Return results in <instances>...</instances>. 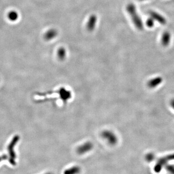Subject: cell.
Segmentation results:
<instances>
[{"instance_id": "cell-1", "label": "cell", "mask_w": 174, "mask_h": 174, "mask_svg": "<svg viewBox=\"0 0 174 174\" xmlns=\"http://www.w3.org/2000/svg\"><path fill=\"white\" fill-rule=\"evenodd\" d=\"M173 160H174V153L167 155L159 159L153 168L155 173H160L163 168L167 164L169 161Z\"/></svg>"}, {"instance_id": "cell-2", "label": "cell", "mask_w": 174, "mask_h": 174, "mask_svg": "<svg viewBox=\"0 0 174 174\" xmlns=\"http://www.w3.org/2000/svg\"><path fill=\"white\" fill-rule=\"evenodd\" d=\"M19 140V136H15L11 142V143L9 144L7 149L8 150L9 154L10 156V158H9V162H10L11 164H12L13 166H15L16 164V161H15V159L16 158V154L15 153L14 149V147L16 145V144L17 143V141Z\"/></svg>"}, {"instance_id": "cell-3", "label": "cell", "mask_w": 174, "mask_h": 174, "mask_svg": "<svg viewBox=\"0 0 174 174\" xmlns=\"http://www.w3.org/2000/svg\"><path fill=\"white\" fill-rule=\"evenodd\" d=\"M97 20V17L95 15H92L90 16L87 23V28L89 31H92L95 29Z\"/></svg>"}, {"instance_id": "cell-4", "label": "cell", "mask_w": 174, "mask_h": 174, "mask_svg": "<svg viewBox=\"0 0 174 174\" xmlns=\"http://www.w3.org/2000/svg\"><path fill=\"white\" fill-rule=\"evenodd\" d=\"M58 31L55 29H50L47 31L44 34V38L47 41H50L54 39L58 36Z\"/></svg>"}, {"instance_id": "cell-5", "label": "cell", "mask_w": 174, "mask_h": 174, "mask_svg": "<svg viewBox=\"0 0 174 174\" xmlns=\"http://www.w3.org/2000/svg\"><path fill=\"white\" fill-rule=\"evenodd\" d=\"M163 82V78L161 77H158L150 79L147 83L148 86L150 88H155L160 85Z\"/></svg>"}, {"instance_id": "cell-6", "label": "cell", "mask_w": 174, "mask_h": 174, "mask_svg": "<svg viewBox=\"0 0 174 174\" xmlns=\"http://www.w3.org/2000/svg\"><path fill=\"white\" fill-rule=\"evenodd\" d=\"M103 136L107 139L109 143L111 144H115L117 142V138L115 135L110 132H106L103 133Z\"/></svg>"}, {"instance_id": "cell-7", "label": "cell", "mask_w": 174, "mask_h": 174, "mask_svg": "<svg viewBox=\"0 0 174 174\" xmlns=\"http://www.w3.org/2000/svg\"><path fill=\"white\" fill-rule=\"evenodd\" d=\"M92 145L91 143H87L81 146L78 149V152L80 154L87 153L92 149Z\"/></svg>"}, {"instance_id": "cell-8", "label": "cell", "mask_w": 174, "mask_h": 174, "mask_svg": "<svg viewBox=\"0 0 174 174\" xmlns=\"http://www.w3.org/2000/svg\"><path fill=\"white\" fill-rule=\"evenodd\" d=\"M7 18L10 21L15 22L19 18V13L15 10H11L7 14Z\"/></svg>"}, {"instance_id": "cell-9", "label": "cell", "mask_w": 174, "mask_h": 174, "mask_svg": "<svg viewBox=\"0 0 174 174\" xmlns=\"http://www.w3.org/2000/svg\"><path fill=\"white\" fill-rule=\"evenodd\" d=\"M58 57L61 59H63L65 58L66 55V51L64 48H61L58 50Z\"/></svg>"}, {"instance_id": "cell-10", "label": "cell", "mask_w": 174, "mask_h": 174, "mask_svg": "<svg viewBox=\"0 0 174 174\" xmlns=\"http://www.w3.org/2000/svg\"><path fill=\"white\" fill-rule=\"evenodd\" d=\"M145 159L146 160V161H147V163H150L152 161H153L155 159V155L152 152H150L148 153L146 155Z\"/></svg>"}, {"instance_id": "cell-11", "label": "cell", "mask_w": 174, "mask_h": 174, "mask_svg": "<svg viewBox=\"0 0 174 174\" xmlns=\"http://www.w3.org/2000/svg\"><path fill=\"white\" fill-rule=\"evenodd\" d=\"M166 171L170 174H174V166L172 164H166L164 166Z\"/></svg>"}, {"instance_id": "cell-12", "label": "cell", "mask_w": 174, "mask_h": 174, "mask_svg": "<svg viewBox=\"0 0 174 174\" xmlns=\"http://www.w3.org/2000/svg\"><path fill=\"white\" fill-rule=\"evenodd\" d=\"M7 159V156L6 155H3L0 157V161H1L2 160H6Z\"/></svg>"}, {"instance_id": "cell-13", "label": "cell", "mask_w": 174, "mask_h": 174, "mask_svg": "<svg viewBox=\"0 0 174 174\" xmlns=\"http://www.w3.org/2000/svg\"><path fill=\"white\" fill-rule=\"evenodd\" d=\"M170 105L172 108H173V109L174 110V99H172L170 102Z\"/></svg>"}]
</instances>
